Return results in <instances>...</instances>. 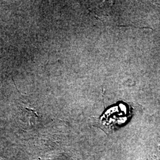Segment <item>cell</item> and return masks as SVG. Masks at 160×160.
<instances>
[{
	"mask_svg": "<svg viewBox=\"0 0 160 160\" xmlns=\"http://www.w3.org/2000/svg\"><path fill=\"white\" fill-rule=\"evenodd\" d=\"M131 115V108L127 104H116L105 111L100 123L108 130L113 131L125 124Z\"/></svg>",
	"mask_w": 160,
	"mask_h": 160,
	"instance_id": "1",
	"label": "cell"
}]
</instances>
